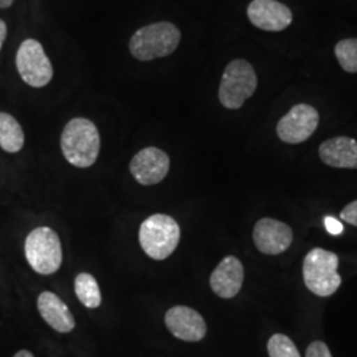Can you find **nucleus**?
Returning <instances> with one entry per match:
<instances>
[{
  "mask_svg": "<svg viewBox=\"0 0 357 357\" xmlns=\"http://www.w3.org/2000/svg\"><path fill=\"white\" fill-rule=\"evenodd\" d=\"M101 138L97 126L86 118L69 121L61 135L65 159L78 168L93 166L100 155Z\"/></svg>",
  "mask_w": 357,
  "mask_h": 357,
  "instance_id": "nucleus-1",
  "label": "nucleus"
},
{
  "mask_svg": "<svg viewBox=\"0 0 357 357\" xmlns=\"http://www.w3.org/2000/svg\"><path fill=\"white\" fill-rule=\"evenodd\" d=\"M181 38L178 26L169 22H159L142 26L130 40V52L139 61L167 57L176 51Z\"/></svg>",
  "mask_w": 357,
  "mask_h": 357,
  "instance_id": "nucleus-2",
  "label": "nucleus"
},
{
  "mask_svg": "<svg viewBox=\"0 0 357 357\" xmlns=\"http://www.w3.org/2000/svg\"><path fill=\"white\" fill-rule=\"evenodd\" d=\"M337 266L339 258L335 253L321 248L310 250L305 257L302 268L307 289L321 298L336 293L342 284Z\"/></svg>",
  "mask_w": 357,
  "mask_h": 357,
  "instance_id": "nucleus-3",
  "label": "nucleus"
},
{
  "mask_svg": "<svg viewBox=\"0 0 357 357\" xmlns=\"http://www.w3.org/2000/svg\"><path fill=\"white\" fill-rule=\"evenodd\" d=\"M180 241V227L171 216L153 215L146 218L139 229V243L144 253L156 261L172 255Z\"/></svg>",
  "mask_w": 357,
  "mask_h": 357,
  "instance_id": "nucleus-4",
  "label": "nucleus"
},
{
  "mask_svg": "<svg viewBox=\"0 0 357 357\" xmlns=\"http://www.w3.org/2000/svg\"><path fill=\"white\" fill-rule=\"evenodd\" d=\"M258 78L255 68L245 60H233L227 65L218 88V100L230 110H237L255 94Z\"/></svg>",
  "mask_w": 357,
  "mask_h": 357,
  "instance_id": "nucleus-5",
  "label": "nucleus"
},
{
  "mask_svg": "<svg viewBox=\"0 0 357 357\" xmlns=\"http://www.w3.org/2000/svg\"><path fill=\"white\" fill-rule=\"evenodd\" d=\"M24 250L28 264L41 275H51L61 266V243L57 233L48 227L32 230L26 237Z\"/></svg>",
  "mask_w": 357,
  "mask_h": 357,
  "instance_id": "nucleus-6",
  "label": "nucleus"
},
{
  "mask_svg": "<svg viewBox=\"0 0 357 357\" xmlns=\"http://www.w3.org/2000/svg\"><path fill=\"white\" fill-rule=\"evenodd\" d=\"M16 68L26 85L44 88L53 78V66L43 45L35 38L24 40L16 53Z\"/></svg>",
  "mask_w": 357,
  "mask_h": 357,
  "instance_id": "nucleus-7",
  "label": "nucleus"
},
{
  "mask_svg": "<svg viewBox=\"0 0 357 357\" xmlns=\"http://www.w3.org/2000/svg\"><path fill=\"white\" fill-rule=\"evenodd\" d=\"M318 125L319 113L317 109L306 103H299L280 119L277 134L284 143L299 144L306 142L315 132Z\"/></svg>",
  "mask_w": 357,
  "mask_h": 357,
  "instance_id": "nucleus-8",
  "label": "nucleus"
},
{
  "mask_svg": "<svg viewBox=\"0 0 357 357\" xmlns=\"http://www.w3.org/2000/svg\"><path fill=\"white\" fill-rule=\"evenodd\" d=\"M253 240L261 253L268 255H282L293 243V229L282 221L265 217L255 224Z\"/></svg>",
  "mask_w": 357,
  "mask_h": 357,
  "instance_id": "nucleus-9",
  "label": "nucleus"
},
{
  "mask_svg": "<svg viewBox=\"0 0 357 357\" xmlns=\"http://www.w3.org/2000/svg\"><path fill=\"white\" fill-rule=\"evenodd\" d=\"M169 171V158L156 147H147L137 153L131 163L130 172L142 185H153L166 178Z\"/></svg>",
  "mask_w": 357,
  "mask_h": 357,
  "instance_id": "nucleus-10",
  "label": "nucleus"
},
{
  "mask_svg": "<svg viewBox=\"0 0 357 357\" xmlns=\"http://www.w3.org/2000/svg\"><path fill=\"white\" fill-rule=\"evenodd\" d=\"M248 17L253 26L268 32H280L293 23L291 10L277 0H253Z\"/></svg>",
  "mask_w": 357,
  "mask_h": 357,
  "instance_id": "nucleus-11",
  "label": "nucleus"
},
{
  "mask_svg": "<svg viewBox=\"0 0 357 357\" xmlns=\"http://www.w3.org/2000/svg\"><path fill=\"white\" fill-rule=\"evenodd\" d=\"M166 326L175 337L184 342H200L206 335L204 318L191 307L169 308L166 314Z\"/></svg>",
  "mask_w": 357,
  "mask_h": 357,
  "instance_id": "nucleus-12",
  "label": "nucleus"
},
{
  "mask_svg": "<svg viewBox=\"0 0 357 357\" xmlns=\"http://www.w3.org/2000/svg\"><path fill=\"white\" fill-rule=\"evenodd\" d=\"M209 283L217 296L222 299L234 298L243 287V266L241 261L234 255L225 257L213 270Z\"/></svg>",
  "mask_w": 357,
  "mask_h": 357,
  "instance_id": "nucleus-13",
  "label": "nucleus"
},
{
  "mask_svg": "<svg viewBox=\"0 0 357 357\" xmlns=\"http://www.w3.org/2000/svg\"><path fill=\"white\" fill-rule=\"evenodd\" d=\"M38 308L40 315L54 331L68 333L76 327V320L73 318L69 307L51 291H44L38 298Z\"/></svg>",
  "mask_w": 357,
  "mask_h": 357,
  "instance_id": "nucleus-14",
  "label": "nucleus"
},
{
  "mask_svg": "<svg viewBox=\"0 0 357 357\" xmlns=\"http://www.w3.org/2000/svg\"><path fill=\"white\" fill-rule=\"evenodd\" d=\"M321 162L333 168L357 169V142L348 137H336L319 147Z\"/></svg>",
  "mask_w": 357,
  "mask_h": 357,
  "instance_id": "nucleus-15",
  "label": "nucleus"
},
{
  "mask_svg": "<svg viewBox=\"0 0 357 357\" xmlns=\"http://www.w3.org/2000/svg\"><path fill=\"white\" fill-rule=\"evenodd\" d=\"M24 146V131L8 113H0V147L10 153H19Z\"/></svg>",
  "mask_w": 357,
  "mask_h": 357,
  "instance_id": "nucleus-16",
  "label": "nucleus"
},
{
  "mask_svg": "<svg viewBox=\"0 0 357 357\" xmlns=\"http://www.w3.org/2000/svg\"><path fill=\"white\" fill-rule=\"evenodd\" d=\"M75 291L79 302L88 308H97L101 306L102 298L97 280L88 273H81L75 281Z\"/></svg>",
  "mask_w": 357,
  "mask_h": 357,
  "instance_id": "nucleus-17",
  "label": "nucleus"
},
{
  "mask_svg": "<svg viewBox=\"0 0 357 357\" xmlns=\"http://www.w3.org/2000/svg\"><path fill=\"white\" fill-rule=\"evenodd\" d=\"M335 54L348 73H357V38H345L336 44Z\"/></svg>",
  "mask_w": 357,
  "mask_h": 357,
  "instance_id": "nucleus-18",
  "label": "nucleus"
},
{
  "mask_svg": "<svg viewBox=\"0 0 357 357\" xmlns=\"http://www.w3.org/2000/svg\"><path fill=\"white\" fill-rule=\"evenodd\" d=\"M268 352L270 357H301L293 340L283 333H275L270 337Z\"/></svg>",
  "mask_w": 357,
  "mask_h": 357,
  "instance_id": "nucleus-19",
  "label": "nucleus"
},
{
  "mask_svg": "<svg viewBox=\"0 0 357 357\" xmlns=\"http://www.w3.org/2000/svg\"><path fill=\"white\" fill-rule=\"evenodd\" d=\"M306 357H332V355L326 343L312 342L307 348Z\"/></svg>",
  "mask_w": 357,
  "mask_h": 357,
  "instance_id": "nucleus-20",
  "label": "nucleus"
},
{
  "mask_svg": "<svg viewBox=\"0 0 357 357\" xmlns=\"http://www.w3.org/2000/svg\"><path fill=\"white\" fill-rule=\"evenodd\" d=\"M340 217L347 224H351L354 227H357V200L347 205L344 209L342 211Z\"/></svg>",
  "mask_w": 357,
  "mask_h": 357,
  "instance_id": "nucleus-21",
  "label": "nucleus"
},
{
  "mask_svg": "<svg viewBox=\"0 0 357 357\" xmlns=\"http://www.w3.org/2000/svg\"><path fill=\"white\" fill-rule=\"evenodd\" d=\"M324 227H326L327 231L332 234V236H340L343 233V230H344L343 224L339 220H336L335 217L331 216L324 218Z\"/></svg>",
  "mask_w": 357,
  "mask_h": 357,
  "instance_id": "nucleus-22",
  "label": "nucleus"
},
{
  "mask_svg": "<svg viewBox=\"0 0 357 357\" xmlns=\"http://www.w3.org/2000/svg\"><path fill=\"white\" fill-rule=\"evenodd\" d=\"M6 38H7V24H6L4 20L0 19V51H1L3 45H4Z\"/></svg>",
  "mask_w": 357,
  "mask_h": 357,
  "instance_id": "nucleus-23",
  "label": "nucleus"
},
{
  "mask_svg": "<svg viewBox=\"0 0 357 357\" xmlns=\"http://www.w3.org/2000/svg\"><path fill=\"white\" fill-rule=\"evenodd\" d=\"M15 0H0V8L1 10H6V8H10L13 4Z\"/></svg>",
  "mask_w": 357,
  "mask_h": 357,
  "instance_id": "nucleus-24",
  "label": "nucleus"
},
{
  "mask_svg": "<svg viewBox=\"0 0 357 357\" xmlns=\"http://www.w3.org/2000/svg\"><path fill=\"white\" fill-rule=\"evenodd\" d=\"M13 357H35L29 351H26V349H23V351H19L16 355Z\"/></svg>",
  "mask_w": 357,
  "mask_h": 357,
  "instance_id": "nucleus-25",
  "label": "nucleus"
}]
</instances>
